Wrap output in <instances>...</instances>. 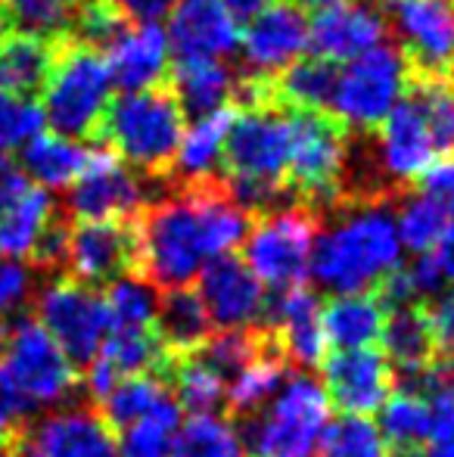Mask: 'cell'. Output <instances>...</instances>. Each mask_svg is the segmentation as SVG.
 <instances>
[{"label":"cell","mask_w":454,"mask_h":457,"mask_svg":"<svg viewBox=\"0 0 454 457\" xmlns=\"http://www.w3.org/2000/svg\"><path fill=\"white\" fill-rule=\"evenodd\" d=\"M252 215L227 196L221 178L200 184H171L134 215L137 259L134 274L150 287L184 289L209 259L227 255L246 240Z\"/></svg>","instance_id":"1"},{"label":"cell","mask_w":454,"mask_h":457,"mask_svg":"<svg viewBox=\"0 0 454 457\" xmlns=\"http://www.w3.org/2000/svg\"><path fill=\"white\" fill-rule=\"evenodd\" d=\"M395 199L343 203L334 221H321L309 277L334 295L374 293L376 283L401 268Z\"/></svg>","instance_id":"2"},{"label":"cell","mask_w":454,"mask_h":457,"mask_svg":"<svg viewBox=\"0 0 454 457\" xmlns=\"http://www.w3.org/2000/svg\"><path fill=\"white\" fill-rule=\"evenodd\" d=\"M184 109L171 85H156L146 91L121 94L110 103L97 140L115 153L128 169L153 178H165L175 165L184 137Z\"/></svg>","instance_id":"3"},{"label":"cell","mask_w":454,"mask_h":457,"mask_svg":"<svg viewBox=\"0 0 454 457\" xmlns=\"http://www.w3.org/2000/svg\"><path fill=\"white\" fill-rule=\"evenodd\" d=\"M330 420L327 389L309 370L290 373L259 414L240 420L252 457H315Z\"/></svg>","instance_id":"4"},{"label":"cell","mask_w":454,"mask_h":457,"mask_svg":"<svg viewBox=\"0 0 454 457\" xmlns=\"http://www.w3.org/2000/svg\"><path fill=\"white\" fill-rule=\"evenodd\" d=\"M286 121H290L286 190L296 205H305L324 218L343 205L349 128L330 112H286Z\"/></svg>","instance_id":"5"},{"label":"cell","mask_w":454,"mask_h":457,"mask_svg":"<svg viewBox=\"0 0 454 457\" xmlns=\"http://www.w3.org/2000/svg\"><path fill=\"white\" fill-rule=\"evenodd\" d=\"M37 96L44 121L54 128V134L97 140L103 115L112 103V79L103 54L72 37L60 41L50 79Z\"/></svg>","instance_id":"6"},{"label":"cell","mask_w":454,"mask_h":457,"mask_svg":"<svg viewBox=\"0 0 454 457\" xmlns=\"http://www.w3.org/2000/svg\"><path fill=\"white\" fill-rule=\"evenodd\" d=\"M408 81L411 75H408V62L399 44L383 41L367 54L345 62L343 72H336L327 112L345 128L370 134L408 94Z\"/></svg>","instance_id":"7"},{"label":"cell","mask_w":454,"mask_h":457,"mask_svg":"<svg viewBox=\"0 0 454 457\" xmlns=\"http://www.w3.org/2000/svg\"><path fill=\"white\" fill-rule=\"evenodd\" d=\"M321 221L324 218L305 205H286L252 221L243 240V262L259 277L261 287H271L277 293L305 287Z\"/></svg>","instance_id":"8"},{"label":"cell","mask_w":454,"mask_h":457,"mask_svg":"<svg viewBox=\"0 0 454 457\" xmlns=\"http://www.w3.org/2000/svg\"><path fill=\"white\" fill-rule=\"evenodd\" d=\"M367 140L370 153H364L370 156V175L395 196L417 187L420 175L439 159L426 112L411 91L401 96L399 106L380 121L376 131L367 134Z\"/></svg>","instance_id":"9"},{"label":"cell","mask_w":454,"mask_h":457,"mask_svg":"<svg viewBox=\"0 0 454 457\" xmlns=\"http://www.w3.org/2000/svg\"><path fill=\"white\" fill-rule=\"evenodd\" d=\"M4 358L0 364L12 377L31 408H54L78 389L75 364L62 355L47 330L35 318H16L4 330Z\"/></svg>","instance_id":"10"},{"label":"cell","mask_w":454,"mask_h":457,"mask_svg":"<svg viewBox=\"0 0 454 457\" xmlns=\"http://www.w3.org/2000/svg\"><path fill=\"white\" fill-rule=\"evenodd\" d=\"M414 81L454 85V0H380Z\"/></svg>","instance_id":"11"},{"label":"cell","mask_w":454,"mask_h":457,"mask_svg":"<svg viewBox=\"0 0 454 457\" xmlns=\"http://www.w3.org/2000/svg\"><path fill=\"white\" fill-rule=\"evenodd\" d=\"M290 159V121L284 109H249L236 112L221 150L225 181H249L286 187Z\"/></svg>","instance_id":"12"},{"label":"cell","mask_w":454,"mask_h":457,"mask_svg":"<svg viewBox=\"0 0 454 457\" xmlns=\"http://www.w3.org/2000/svg\"><path fill=\"white\" fill-rule=\"evenodd\" d=\"M35 312V320L54 337V343L75 367H91L97 361L100 345L106 339L103 295L69 277H60L37 293Z\"/></svg>","instance_id":"13"},{"label":"cell","mask_w":454,"mask_h":457,"mask_svg":"<svg viewBox=\"0 0 454 457\" xmlns=\"http://www.w3.org/2000/svg\"><path fill=\"white\" fill-rule=\"evenodd\" d=\"M137 234L134 218H106V221H72L69 230L66 271L81 287H106L125 274H134Z\"/></svg>","instance_id":"14"},{"label":"cell","mask_w":454,"mask_h":457,"mask_svg":"<svg viewBox=\"0 0 454 457\" xmlns=\"http://www.w3.org/2000/svg\"><path fill=\"white\" fill-rule=\"evenodd\" d=\"M150 203L137 171L128 169L106 146H94L87 169L69 187V218L72 221H106L134 218Z\"/></svg>","instance_id":"15"},{"label":"cell","mask_w":454,"mask_h":457,"mask_svg":"<svg viewBox=\"0 0 454 457\" xmlns=\"http://www.w3.org/2000/svg\"><path fill=\"white\" fill-rule=\"evenodd\" d=\"M196 295L206 305L212 327L219 330H259L268 318V295L259 277L249 271L240 255L227 253L209 259L200 271Z\"/></svg>","instance_id":"16"},{"label":"cell","mask_w":454,"mask_h":457,"mask_svg":"<svg viewBox=\"0 0 454 457\" xmlns=\"http://www.w3.org/2000/svg\"><path fill=\"white\" fill-rule=\"evenodd\" d=\"M240 41L246 72L271 81L309 54V16L296 0H271L240 31Z\"/></svg>","instance_id":"17"},{"label":"cell","mask_w":454,"mask_h":457,"mask_svg":"<svg viewBox=\"0 0 454 457\" xmlns=\"http://www.w3.org/2000/svg\"><path fill=\"white\" fill-rule=\"evenodd\" d=\"M389 35V19L380 0H349L321 10L309 22L311 56L327 62H349L383 44Z\"/></svg>","instance_id":"18"},{"label":"cell","mask_w":454,"mask_h":457,"mask_svg":"<svg viewBox=\"0 0 454 457\" xmlns=\"http://www.w3.org/2000/svg\"><path fill=\"white\" fill-rule=\"evenodd\" d=\"M321 370L330 404H336L345 414H374L395 392L392 367H389L383 352H376L374 345L370 349L334 352V355L324 358Z\"/></svg>","instance_id":"19"},{"label":"cell","mask_w":454,"mask_h":457,"mask_svg":"<svg viewBox=\"0 0 454 457\" xmlns=\"http://www.w3.org/2000/svg\"><path fill=\"white\" fill-rule=\"evenodd\" d=\"M265 327L271 330L280 355L299 370H315L327 358V337L321 324V299L309 287H293L268 299Z\"/></svg>","instance_id":"20"},{"label":"cell","mask_w":454,"mask_h":457,"mask_svg":"<svg viewBox=\"0 0 454 457\" xmlns=\"http://www.w3.org/2000/svg\"><path fill=\"white\" fill-rule=\"evenodd\" d=\"M169 16L165 35L175 62L227 60L240 47V29L221 0H177Z\"/></svg>","instance_id":"21"},{"label":"cell","mask_w":454,"mask_h":457,"mask_svg":"<svg viewBox=\"0 0 454 457\" xmlns=\"http://www.w3.org/2000/svg\"><path fill=\"white\" fill-rule=\"evenodd\" d=\"M44 457H119V436L97 408H66L47 414L22 433Z\"/></svg>","instance_id":"22"},{"label":"cell","mask_w":454,"mask_h":457,"mask_svg":"<svg viewBox=\"0 0 454 457\" xmlns=\"http://www.w3.org/2000/svg\"><path fill=\"white\" fill-rule=\"evenodd\" d=\"M103 60L112 85L125 94L165 85L171 75L169 35L159 22L131 25L103 50Z\"/></svg>","instance_id":"23"},{"label":"cell","mask_w":454,"mask_h":457,"mask_svg":"<svg viewBox=\"0 0 454 457\" xmlns=\"http://www.w3.org/2000/svg\"><path fill=\"white\" fill-rule=\"evenodd\" d=\"M236 119V109L225 106L219 112H209L202 119H194V125L184 131L177 146L175 165L169 171L171 184H200L219 178L221 150H225L227 131Z\"/></svg>","instance_id":"24"},{"label":"cell","mask_w":454,"mask_h":457,"mask_svg":"<svg viewBox=\"0 0 454 457\" xmlns=\"http://www.w3.org/2000/svg\"><path fill=\"white\" fill-rule=\"evenodd\" d=\"M383 320H386V308L376 299V293L334 295L321 308L324 337L336 352L370 349L374 343H380Z\"/></svg>","instance_id":"25"},{"label":"cell","mask_w":454,"mask_h":457,"mask_svg":"<svg viewBox=\"0 0 454 457\" xmlns=\"http://www.w3.org/2000/svg\"><path fill=\"white\" fill-rule=\"evenodd\" d=\"M236 75L225 60H190L175 62L169 75V85L181 103L184 115L202 119L209 112H219L234 103Z\"/></svg>","instance_id":"26"},{"label":"cell","mask_w":454,"mask_h":457,"mask_svg":"<svg viewBox=\"0 0 454 457\" xmlns=\"http://www.w3.org/2000/svg\"><path fill=\"white\" fill-rule=\"evenodd\" d=\"M60 41H44L29 31H6L0 37V91L37 96L50 79Z\"/></svg>","instance_id":"27"},{"label":"cell","mask_w":454,"mask_h":457,"mask_svg":"<svg viewBox=\"0 0 454 457\" xmlns=\"http://www.w3.org/2000/svg\"><path fill=\"white\" fill-rule=\"evenodd\" d=\"M380 343H383V358L389 361L395 377L399 373L420 370V367H426L439 355L426 305H401L386 312Z\"/></svg>","instance_id":"28"},{"label":"cell","mask_w":454,"mask_h":457,"mask_svg":"<svg viewBox=\"0 0 454 457\" xmlns=\"http://www.w3.org/2000/svg\"><path fill=\"white\" fill-rule=\"evenodd\" d=\"M91 150L72 137L54 131H41L22 146L19 169L44 190H69L87 169Z\"/></svg>","instance_id":"29"},{"label":"cell","mask_w":454,"mask_h":457,"mask_svg":"<svg viewBox=\"0 0 454 457\" xmlns=\"http://www.w3.org/2000/svg\"><path fill=\"white\" fill-rule=\"evenodd\" d=\"M336 62L302 56L271 79V100L284 112H327L336 85Z\"/></svg>","instance_id":"30"},{"label":"cell","mask_w":454,"mask_h":457,"mask_svg":"<svg viewBox=\"0 0 454 457\" xmlns=\"http://www.w3.org/2000/svg\"><path fill=\"white\" fill-rule=\"evenodd\" d=\"M286 370H290V364L280 355L277 343H274L271 330H268V343H265V349H261V355L249 367H243L227 383L225 408H227L230 420H246V417L259 414L274 398V392L284 386V379L290 377Z\"/></svg>","instance_id":"31"},{"label":"cell","mask_w":454,"mask_h":457,"mask_svg":"<svg viewBox=\"0 0 454 457\" xmlns=\"http://www.w3.org/2000/svg\"><path fill=\"white\" fill-rule=\"evenodd\" d=\"M156 333L169 355H194L209 337L212 320L196 289H169L156 308Z\"/></svg>","instance_id":"32"},{"label":"cell","mask_w":454,"mask_h":457,"mask_svg":"<svg viewBox=\"0 0 454 457\" xmlns=\"http://www.w3.org/2000/svg\"><path fill=\"white\" fill-rule=\"evenodd\" d=\"M50 218H54L50 190L29 184L0 212V259H29Z\"/></svg>","instance_id":"33"},{"label":"cell","mask_w":454,"mask_h":457,"mask_svg":"<svg viewBox=\"0 0 454 457\" xmlns=\"http://www.w3.org/2000/svg\"><path fill=\"white\" fill-rule=\"evenodd\" d=\"M159 377L169 383L177 408L190 411L194 417L219 414V408H225L227 383L196 355H169Z\"/></svg>","instance_id":"34"},{"label":"cell","mask_w":454,"mask_h":457,"mask_svg":"<svg viewBox=\"0 0 454 457\" xmlns=\"http://www.w3.org/2000/svg\"><path fill=\"white\" fill-rule=\"evenodd\" d=\"M165 398H171V389L159 373H131V377L115 379L112 389L97 402V411L119 433V429L137 423L140 417H146L150 411H156Z\"/></svg>","instance_id":"35"},{"label":"cell","mask_w":454,"mask_h":457,"mask_svg":"<svg viewBox=\"0 0 454 457\" xmlns=\"http://www.w3.org/2000/svg\"><path fill=\"white\" fill-rule=\"evenodd\" d=\"M171 457H249V452L227 414H196L177 427Z\"/></svg>","instance_id":"36"},{"label":"cell","mask_w":454,"mask_h":457,"mask_svg":"<svg viewBox=\"0 0 454 457\" xmlns=\"http://www.w3.org/2000/svg\"><path fill=\"white\" fill-rule=\"evenodd\" d=\"M449 224V203L430 196L424 190H405L399 212H395V228H399L401 249H411L414 255L433 253L439 246Z\"/></svg>","instance_id":"37"},{"label":"cell","mask_w":454,"mask_h":457,"mask_svg":"<svg viewBox=\"0 0 454 457\" xmlns=\"http://www.w3.org/2000/svg\"><path fill=\"white\" fill-rule=\"evenodd\" d=\"M106 333L110 330H153L156 327L159 295L156 287L137 274H125L106 283Z\"/></svg>","instance_id":"38"},{"label":"cell","mask_w":454,"mask_h":457,"mask_svg":"<svg viewBox=\"0 0 454 457\" xmlns=\"http://www.w3.org/2000/svg\"><path fill=\"white\" fill-rule=\"evenodd\" d=\"M81 0H0L6 25L29 31L44 41H66L72 35Z\"/></svg>","instance_id":"39"},{"label":"cell","mask_w":454,"mask_h":457,"mask_svg":"<svg viewBox=\"0 0 454 457\" xmlns=\"http://www.w3.org/2000/svg\"><path fill=\"white\" fill-rule=\"evenodd\" d=\"M177 423H181V408L171 395L156 411L115 433L119 436V457H171Z\"/></svg>","instance_id":"40"},{"label":"cell","mask_w":454,"mask_h":457,"mask_svg":"<svg viewBox=\"0 0 454 457\" xmlns=\"http://www.w3.org/2000/svg\"><path fill=\"white\" fill-rule=\"evenodd\" d=\"M380 436L392 452L401 448H424L430 433V404L417 395L395 389L380 408Z\"/></svg>","instance_id":"41"},{"label":"cell","mask_w":454,"mask_h":457,"mask_svg":"<svg viewBox=\"0 0 454 457\" xmlns=\"http://www.w3.org/2000/svg\"><path fill=\"white\" fill-rule=\"evenodd\" d=\"M265 343H268V327H259V330H219L194 355L206 367H212L225 383H230L243 367H249L261 355Z\"/></svg>","instance_id":"42"},{"label":"cell","mask_w":454,"mask_h":457,"mask_svg":"<svg viewBox=\"0 0 454 457\" xmlns=\"http://www.w3.org/2000/svg\"><path fill=\"white\" fill-rule=\"evenodd\" d=\"M389 448L383 442L376 423L367 417L345 414L340 420L327 423L318 445V457H386Z\"/></svg>","instance_id":"43"},{"label":"cell","mask_w":454,"mask_h":457,"mask_svg":"<svg viewBox=\"0 0 454 457\" xmlns=\"http://www.w3.org/2000/svg\"><path fill=\"white\" fill-rule=\"evenodd\" d=\"M44 112L35 96L0 91V150H22L35 134L44 131Z\"/></svg>","instance_id":"44"},{"label":"cell","mask_w":454,"mask_h":457,"mask_svg":"<svg viewBox=\"0 0 454 457\" xmlns=\"http://www.w3.org/2000/svg\"><path fill=\"white\" fill-rule=\"evenodd\" d=\"M29 398L19 392V386L12 383V377L6 373V367L0 364V442L12 445L22 439V433L29 429V414H31Z\"/></svg>","instance_id":"45"},{"label":"cell","mask_w":454,"mask_h":457,"mask_svg":"<svg viewBox=\"0 0 454 457\" xmlns=\"http://www.w3.org/2000/svg\"><path fill=\"white\" fill-rule=\"evenodd\" d=\"M69 230H72V221L54 215L47 221V228L41 230L35 249H31V265L44 268V271H60L66 265V253H69Z\"/></svg>","instance_id":"46"},{"label":"cell","mask_w":454,"mask_h":457,"mask_svg":"<svg viewBox=\"0 0 454 457\" xmlns=\"http://www.w3.org/2000/svg\"><path fill=\"white\" fill-rule=\"evenodd\" d=\"M424 445L426 457H454V398L430 404V433Z\"/></svg>","instance_id":"47"},{"label":"cell","mask_w":454,"mask_h":457,"mask_svg":"<svg viewBox=\"0 0 454 457\" xmlns=\"http://www.w3.org/2000/svg\"><path fill=\"white\" fill-rule=\"evenodd\" d=\"M31 295V271L22 262L0 259V318L12 314L29 302Z\"/></svg>","instance_id":"48"},{"label":"cell","mask_w":454,"mask_h":457,"mask_svg":"<svg viewBox=\"0 0 454 457\" xmlns=\"http://www.w3.org/2000/svg\"><path fill=\"white\" fill-rule=\"evenodd\" d=\"M426 314H430L433 339H436V352L442 358L454 361V283L442 295L426 302Z\"/></svg>","instance_id":"49"},{"label":"cell","mask_w":454,"mask_h":457,"mask_svg":"<svg viewBox=\"0 0 454 457\" xmlns=\"http://www.w3.org/2000/svg\"><path fill=\"white\" fill-rule=\"evenodd\" d=\"M420 190L430 193V196L442 199V203H451L454 199V153L449 156H439L430 169L420 175Z\"/></svg>","instance_id":"50"},{"label":"cell","mask_w":454,"mask_h":457,"mask_svg":"<svg viewBox=\"0 0 454 457\" xmlns=\"http://www.w3.org/2000/svg\"><path fill=\"white\" fill-rule=\"evenodd\" d=\"M110 4L131 25H146V22H159V19L169 16L177 0H110Z\"/></svg>","instance_id":"51"},{"label":"cell","mask_w":454,"mask_h":457,"mask_svg":"<svg viewBox=\"0 0 454 457\" xmlns=\"http://www.w3.org/2000/svg\"><path fill=\"white\" fill-rule=\"evenodd\" d=\"M29 187V178L19 169V162L6 150H0V212Z\"/></svg>","instance_id":"52"},{"label":"cell","mask_w":454,"mask_h":457,"mask_svg":"<svg viewBox=\"0 0 454 457\" xmlns=\"http://www.w3.org/2000/svg\"><path fill=\"white\" fill-rule=\"evenodd\" d=\"M225 4V10H227V16L234 19V25L236 29H246L249 22H252L255 16H259L261 10H265L271 0H221Z\"/></svg>","instance_id":"53"},{"label":"cell","mask_w":454,"mask_h":457,"mask_svg":"<svg viewBox=\"0 0 454 457\" xmlns=\"http://www.w3.org/2000/svg\"><path fill=\"white\" fill-rule=\"evenodd\" d=\"M436 255L442 259V265L449 268L451 280H454V199L449 203V224H445V234L436 246Z\"/></svg>","instance_id":"54"},{"label":"cell","mask_w":454,"mask_h":457,"mask_svg":"<svg viewBox=\"0 0 454 457\" xmlns=\"http://www.w3.org/2000/svg\"><path fill=\"white\" fill-rule=\"evenodd\" d=\"M302 10H315V12H321V10H330V6H340V4H349V0H296Z\"/></svg>","instance_id":"55"},{"label":"cell","mask_w":454,"mask_h":457,"mask_svg":"<svg viewBox=\"0 0 454 457\" xmlns=\"http://www.w3.org/2000/svg\"><path fill=\"white\" fill-rule=\"evenodd\" d=\"M12 457H44V454H37L35 448L25 445V442L19 439V442H12Z\"/></svg>","instance_id":"56"},{"label":"cell","mask_w":454,"mask_h":457,"mask_svg":"<svg viewBox=\"0 0 454 457\" xmlns=\"http://www.w3.org/2000/svg\"><path fill=\"white\" fill-rule=\"evenodd\" d=\"M386 457H426V454H424V448H401V452H392Z\"/></svg>","instance_id":"57"},{"label":"cell","mask_w":454,"mask_h":457,"mask_svg":"<svg viewBox=\"0 0 454 457\" xmlns=\"http://www.w3.org/2000/svg\"><path fill=\"white\" fill-rule=\"evenodd\" d=\"M0 457H12V445H6V442H0Z\"/></svg>","instance_id":"58"},{"label":"cell","mask_w":454,"mask_h":457,"mask_svg":"<svg viewBox=\"0 0 454 457\" xmlns=\"http://www.w3.org/2000/svg\"><path fill=\"white\" fill-rule=\"evenodd\" d=\"M6 35V22H4V12H0V37Z\"/></svg>","instance_id":"59"},{"label":"cell","mask_w":454,"mask_h":457,"mask_svg":"<svg viewBox=\"0 0 454 457\" xmlns=\"http://www.w3.org/2000/svg\"><path fill=\"white\" fill-rule=\"evenodd\" d=\"M0 345H4V324H0Z\"/></svg>","instance_id":"60"}]
</instances>
